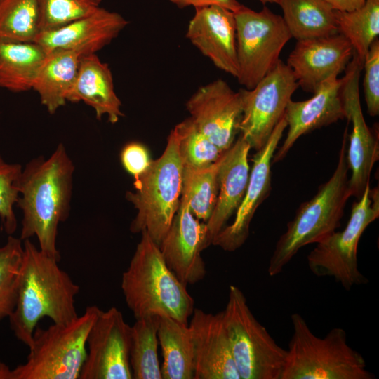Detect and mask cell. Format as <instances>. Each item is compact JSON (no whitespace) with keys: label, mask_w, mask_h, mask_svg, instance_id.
I'll return each mask as SVG.
<instances>
[{"label":"cell","mask_w":379,"mask_h":379,"mask_svg":"<svg viewBox=\"0 0 379 379\" xmlns=\"http://www.w3.org/2000/svg\"><path fill=\"white\" fill-rule=\"evenodd\" d=\"M74 165L64 145L48 159L39 156L22 168L16 204L22 212L20 239L37 237L39 249L60 260L58 225L70 212Z\"/></svg>","instance_id":"cell-1"},{"label":"cell","mask_w":379,"mask_h":379,"mask_svg":"<svg viewBox=\"0 0 379 379\" xmlns=\"http://www.w3.org/2000/svg\"><path fill=\"white\" fill-rule=\"evenodd\" d=\"M22 242L18 298L8 319L15 336L29 347L43 317L62 324L78 317L75 297L79 286L60 268L58 260L42 252L29 239Z\"/></svg>","instance_id":"cell-2"},{"label":"cell","mask_w":379,"mask_h":379,"mask_svg":"<svg viewBox=\"0 0 379 379\" xmlns=\"http://www.w3.org/2000/svg\"><path fill=\"white\" fill-rule=\"evenodd\" d=\"M138 244L121 288L126 304L135 319L166 316L188 324L194 309L187 285L168 268L157 245L146 231Z\"/></svg>","instance_id":"cell-3"},{"label":"cell","mask_w":379,"mask_h":379,"mask_svg":"<svg viewBox=\"0 0 379 379\" xmlns=\"http://www.w3.org/2000/svg\"><path fill=\"white\" fill-rule=\"evenodd\" d=\"M347 133L345 131L337 166L329 180L321 185L317 194L303 202L286 232L278 239L268 265V274L281 273L302 247L317 244L333 233L340 220L347 199L351 197L348 185L349 169L346 157Z\"/></svg>","instance_id":"cell-4"},{"label":"cell","mask_w":379,"mask_h":379,"mask_svg":"<svg viewBox=\"0 0 379 379\" xmlns=\"http://www.w3.org/2000/svg\"><path fill=\"white\" fill-rule=\"evenodd\" d=\"M293 334L281 379H373L363 356L349 345L342 328L317 336L298 313L291 316Z\"/></svg>","instance_id":"cell-5"},{"label":"cell","mask_w":379,"mask_h":379,"mask_svg":"<svg viewBox=\"0 0 379 379\" xmlns=\"http://www.w3.org/2000/svg\"><path fill=\"white\" fill-rule=\"evenodd\" d=\"M180 140V134L175 126L167 138L163 154L134 179L135 190L126 194V199L137 210L131 232L146 231L157 245L171 226L182 194L183 163L179 152Z\"/></svg>","instance_id":"cell-6"},{"label":"cell","mask_w":379,"mask_h":379,"mask_svg":"<svg viewBox=\"0 0 379 379\" xmlns=\"http://www.w3.org/2000/svg\"><path fill=\"white\" fill-rule=\"evenodd\" d=\"M101 310L91 305L81 316L47 328L36 327L24 364L13 379H78L86 357L88 332Z\"/></svg>","instance_id":"cell-7"},{"label":"cell","mask_w":379,"mask_h":379,"mask_svg":"<svg viewBox=\"0 0 379 379\" xmlns=\"http://www.w3.org/2000/svg\"><path fill=\"white\" fill-rule=\"evenodd\" d=\"M222 312L241 379H281L286 350L257 320L239 287L230 286L228 300Z\"/></svg>","instance_id":"cell-8"},{"label":"cell","mask_w":379,"mask_h":379,"mask_svg":"<svg viewBox=\"0 0 379 379\" xmlns=\"http://www.w3.org/2000/svg\"><path fill=\"white\" fill-rule=\"evenodd\" d=\"M358 199L345 229L316 244L307 258L315 276L333 277L347 291L368 281L359 269L357 247L366 227L379 217L378 188L371 189L368 184Z\"/></svg>","instance_id":"cell-9"},{"label":"cell","mask_w":379,"mask_h":379,"mask_svg":"<svg viewBox=\"0 0 379 379\" xmlns=\"http://www.w3.org/2000/svg\"><path fill=\"white\" fill-rule=\"evenodd\" d=\"M239 72L246 89L253 88L279 62L292 36L282 16L267 6L255 11L244 5L234 12Z\"/></svg>","instance_id":"cell-10"},{"label":"cell","mask_w":379,"mask_h":379,"mask_svg":"<svg viewBox=\"0 0 379 379\" xmlns=\"http://www.w3.org/2000/svg\"><path fill=\"white\" fill-rule=\"evenodd\" d=\"M298 83L291 68L279 60L253 88H241L243 114L240 135L255 150L267 142L284 114Z\"/></svg>","instance_id":"cell-11"},{"label":"cell","mask_w":379,"mask_h":379,"mask_svg":"<svg viewBox=\"0 0 379 379\" xmlns=\"http://www.w3.org/2000/svg\"><path fill=\"white\" fill-rule=\"evenodd\" d=\"M131 326L121 311L101 310L86 340V357L80 379H131Z\"/></svg>","instance_id":"cell-12"},{"label":"cell","mask_w":379,"mask_h":379,"mask_svg":"<svg viewBox=\"0 0 379 379\" xmlns=\"http://www.w3.org/2000/svg\"><path fill=\"white\" fill-rule=\"evenodd\" d=\"M363 66L354 51L343 77L340 95L352 132L348 135L350 143L346 155L351 176L348 185L351 196L359 199L370 183L374 164L378 160V138L367 126L361 109L359 97V77Z\"/></svg>","instance_id":"cell-13"},{"label":"cell","mask_w":379,"mask_h":379,"mask_svg":"<svg viewBox=\"0 0 379 379\" xmlns=\"http://www.w3.org/2000/svg\"><path fill=\"white\" fill-rule=\"evenodd\" d=\"M185 105L196 128L221 150L233 145L243 114L239 91L218 79L200 86Z\"/></svg>","instance_id":"cell-14"},{"label":"cell","mask_w":379,"mask_h":379,"mask_svg":"<svg viewBox=\"0 0 379 379\" xmlns=\"http://www.w3.org/2000/svg\"><path fill=\"white\" fill-rule=\"evenodd\" d=\"M210 244L206 223L192 214L182 192L178 208L159 244L166 264L183 284H194L206 276L201 253Z\"/></svg>","instance_id":"cell-15"},{"label":"cell","mask_w":379,"mask_h":379,"mask_svg":"<svg viewBox=\"0 0 379 379\" xmlns=\"http://www.w3.org/2000/svg\"><path fill=\"white\" fill-rule=\"evenodd\" d=\"M286 127L283 117L265 145L254 154L246 191L236 211L234 220L215 235L211 244L232 252L239 248L246 241L255 211L270 194L272 160Z\"/></svg>","instance_id":"cell-16"},{"label":"cell","mask_w":379,"mask_h":379,"mask_svg":"<svg viewBox=\"0 0 379 379\" xmlns=\"http://www.w3.org/2000/svg\"><path fill=\"white\" fill-rule=\"evenodd\" d=\"M353 54L350 43L338 32L298 41L286 64L299 87L314 93L325 80L344 72Z\"/></svg>","instance_id":"cell-17"},{"label":"cell","mask_w":379,"mask_h":379,"mask_svg":"<svg viewBox=\"0 0 379 379\" xmlns=\"http://www.w3.org/2000/svg\"><path fill=\"white\" fill-rule=\"evenodd\" d=\"M121 14L99 7L92 13L58 28L42 31L34 42L45 52L71 51L83 55L96 54L128 25Z\"/></svg>","instance_id":"cell-18"},{"label":"cell","mask_w":379,"mask_h":379,"mask_svg":"<svg viewBox=\"0 0 379 379\" xmlns=\"http://www.w3.org/2000/svg\"><path fill=\"white\" fill-rule=\"evenodd\" d=\"M186 38L217 68L237 78L239 66L233 11L218 5L195 8Z\"/></svg>","instance_id":"cell-19"},{"label":"cell","mask_w":379,"mask_h":379,"mask_svg":"<svg viewBox=\"0 0 379 379\" xmlns=\"http://www.w3.org/2000/svg\"><path fill=\"white\" fill-rule=\"evenodd\" d=\"M188 324L194 352V379H241L237 370L222 312L195 308Z\"/></svg>","instance_id":"cell-20"},{"label":"cell","mask_w":379,"mask_h":379,"mask_svg":"<svg viewBox=\"0 0 379 379\" xmlns=\"http://www.w3.org/2000/svg\"><path fill=\"white\" fill-rule=\"evenodd\" d=\"M342 84L343 78L331 76L319 86L312 98L288 102L284 114L288 128L287 135L274 154L272 163L282 160L301 135L346 117L340 95Z\"/></svg>","instance_id":"cell-21"},{"label":"cell","mask_w":379,"mask_h":379,"mask_svg":"<svg viewBox=\"0 0 379 379\" xmlns=\"http://www.w3.org/2000/svg\"><path fill=\"white\" fill-rule=\"evenodd\" d=\"M250 149L248 142L239 135L222 156L218 175V197L213 211L206 222L211 244L237 211L244 197L250 175L248 161Z\"/></svg>","instance_id":"cell-22"},{"label":"cell","mask_w":379,"mask_h":379,"mask_svg":"<svg viewBox=\"0 0 379 379\" xmlns=\"http://www.w3.org/2000/svg\"><path fill=\"white\" fill-rule=\"evenodd\" d=\"M66 100L84 102L93 108L98 119L107 115L111 124H116L124 116L121 102L114 91L112 71L96 54L80 58L77 74Z\"/></svg>","instance_id":"cell-23"},{"label":"cell","mask_w":379,"mask_h":379,"mask_svg":"<svg viewBox=\"0 0 379 379\" xmlns=\"http://www.w3.org/2000/svg\"><path fill=\"white\" fill-rule=\"evenodd\" d=\"M81 56L71 51L57 50L46 53L32 88L41 104L53 114L67 102L74 82Z\"/></svg>","instance_id":"cell-24"},{"label":"cell","mask_w":379,"mask_h":379,"mask_svg":"<svg viewBox=\"0 0 379 379\" xmlns=\"http://www.w3.org/2000/svg\"><path fill=\"white\" fill-rule=\"evenodd\" d=\"M46 55L35 42L0 40V88L15 93L32 89Z\"/></svg>","instance_id":"cell-25"},{"label":"cell","mask_w":379,"mask_h":379,"mask_svg":"<svg viewBox=\"0 0 379 379\" xmlns=\"http://www.w3.org/2000/svg\"><path fill=\"white\" fill-rule=\"evenodd\" d=\"M161 347L162 379H194V352L188 324L159 316L157 330Z\"/></svg>","instance_id":"cell-26"},{"label":"cell","mask_w":379,"mask_h":379,"mask_svg":"<svg viewBox=\"0 0 379 379\" xmlns=\"http://www.w3.org/2000/svg\"><path fill=\"white\" fill-rule=\"evenodd\" d=\"M278 4L297 41L338 33L335 11L325 0H279Z\"/></svg>","instance_id":"cell-27"},{"label":"cell","mask_w":379,"mask_h":379,"mask_svg":"<svg viewBox=\"0 0 379 379\" xmlns=\"http://www.w3.org/2000/svg\"><path fill=\"white\" fill-rule=\"evenodd\" d=\"M159 316L136 319L131 326L130 365L134 379H162L158 357Z\"/></svg>","instance_id":"cell-28"},{"label":"cell","mask_w":379,"mask_h":379,"mask_svg":"<svg viewBox=\"0 0 379 379\" xmlns=\"http://www.w3.org/2000/svg\"><path fill=\"white\" fill-rule=\"evenodd\" d=\"M338 32L352 45L363 66L364 58L379 34V0H366L359 9L350 12L335 11Z\"/></svg>","instance_id":"cell-29"},{"label":"cell","mask_w":379,"mask_h":379,"mask_svg":"<svg viewBox=\"0 0 379 379\" xmlns=\"http://www.w3.org/2000/svg\"><path fill=\"white\" fill-rule=\"evenodd\" d=\"M222 156L215 163L204 168H194L183 166L182 192L187 195L192 214L205 223L208 220L216 203L218 175Z\"/></svg>","instance_id":"cell-30"},{"label":"cell","mask_w":379,"mask_h":379,"mask_svg":"<svg viewBox=\"0 0 379 379\" xmlns=\"http://www.w3.org/2000/svg\"><path fill=\"white\" fill-rule=\"evenodd\" d=\"M39 32L36 0L0 1V40L34 42Z\"/></svg>","instance_id":"cell-31"},{"label":"cell","mask_w":379,"mask_h":379,"mask_svg":"<svg viewBox=\"0 0 379 379\" xmlns=\"http://www.w3.org/2000/svg\"><path fill=\"white\" fill-rule=\"evenodd\" d=\"M22 258V241L8 235L0 246V321L8 318L15 307Z\"/></svg>","instance_id":"cell-32"},{"label":"cell","mask_w":379,"mask_h":379,"mask_svg":"<svg viewBox=\"0 0 379 379\" xmlns=\"http://www.w3.org/2000/svg\"><path fill=\"white\" fill-rule=\"evenodd\" d=\"M176 126L180 134L179 152L184 166L194 168L208 166L215 163L225 152L200 133L190 118L179 123Z\"/></svg>","instance_id":"cell-33"},{"label":"cell","mask_w":379,"mask_h":379,"mask_svg":"<svg viewBox=\"0 0 379 379\" xmlns=\"http://www.w3.org/2000/svg\"><path fill=\"white\" fill-rule=\"evenodd\" d=\"M102 0H36L40 32L52 30L86 16Z\"/></svg>","instance_id":"cell-34"},{"label":"cell","mask_w":379,"mask_h":379,"mask_svg":"<svg viewBox=\"0 0 379 379\" xmlns=\"http://www.w3.org/2000/svg\"><path fill=\"white\" fill-rule=\"evenodd\" d=\"M22 169L20 164L8 163L0 154V220L1 229L8 235H12L18 226L13 207L19 197Z\"/></svg>","instance_id":"cell-35"},{"label":"cell","mask_w":379,"mask_h":379,"mask_svg":"<svg viewBox=\"0 0 379 379\" xmlns=\"http://www.w3.org/2000/svg\"><path fill=\"white\" fill-rule=\"evenodd\" d=\"M364 93L367 112L371 117L379 114V40L371 44L364 58Z\"/></svg>","instance_id":"cell-36"},{"label":"cell","mask_w":379,"mask_h":379,"mask_svg":"<svg viewBox=\"0 0 379 379\" xmlns=\"http://www.w3.org/2000/svg\"><path fill=\"white\" fill-rule=\"evenodd\" d=\"M120 160L124 168L134 179L142 175L152 161L147 148L138 142H131L124 146Z\"/></svg>","instance_id":"cell-37"},{"label":"cell","mask_w":379,"mask_h":379,"mask_svg":"<svg viewBox=\"0 0 379 379\" xmlns=\"http://www.w3.org/2000/svg\"><path fill=\"white\" fill-rule=\"evenodd\" d=\"M179 8L192 6L194 8L218 5L225 7L233 12L236 11L241 6L237 0H168Z\"/></svg>","instance_id":"cell-38"},{"label":"cell","mask_w":379,"mask_h":379,"mask_svg":"<svg viewBox=\"0 0 379 379\" xmlns=\"http://www.w3.org/2000/svg\"><path fill=\"white\" fill-rule=\"evenodd\" d=\"M337 11L350 12L362 7L366 0H325Z\"/></svg>","instance_id":"cell-39"},{"label":"cell","mask_w":379,"mask_h":379,"mask_svg":"<svg viewBox=\"0 0 379 379\" xmlns=\"http://www.w3.org/2000/svg\"><path fill=\"white\" fill-rule=\"evenodd\" d=\"M0 379H13L12 369L0 360Z\"/></svg>","instance_id":"cell-40"},{"label":"cell","mask_w":379,"mask_h":379,"mask_svg":"<svg viewBox=\"0 0 379 379\" xmlns=\"http://www.w3.org/2000/svg\"><path fill=\"white\" fill-rule=\"evenodd\" d=\"M262 4H266L267 3L270 4H277L279 3V0H259Z\"/></svg>","instance_id":"cell-41"},{"label":"cell","mask_w":379,"mask_h":379,"mask_svg":"<svg viewBox=\"0 0 379 379\" xmlns=\"http://www.w3.org/2000/svg\"><path fill=\"white\" fill-rule=\"evenodd\" d=\"M1 1V0H0V1Z\"/></svg>","instance_id":"cell-42"}]
</instances>
